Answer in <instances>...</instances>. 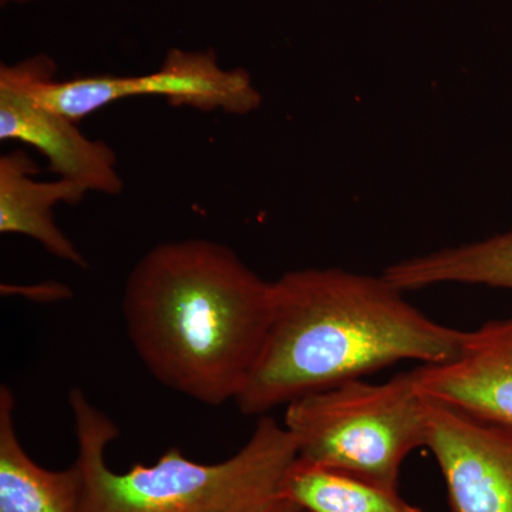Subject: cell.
<instances>
[{
    "label": "cell",
    "mask_w": 512,
    "mask_h": 512,
    "mask_svg": "<svg viewBox=\"0 0 512 512\" xmlns=\"http://www.w3.org/2000/svg\"><path fill=\"white\" fill-rule=\"evenodd\" d=\"M464 339V330L427 318L383 275L286 272L272 282L264 345L235 403L245 416H265L403 360L448 362Z\"/></svg>",
    "instance_id": "6da1fadb"
},
{
    "label": "cell",
    "mask_w": 512,
    "mask_h": 512,
    "mask_svg": "<svg viewBox=\"0 0 512 512\" xmlns=\"http://www.w3.org/2000/svg\"><path fill=\"white\" fill-rule=\"evenodd\" d=\"M271 291L220 242H164L128 274V339L167 389L207 406L237 402L264 345Z\"/></svg>",
    "instance_id": "7a4b0ae2"
},
{
    "label": "cell",
    "mask_w": 512,
    "mask_h": 512,
    "mask_svg": "<svg viewBox=\"0 0 512 512\" xmlns=\"http://www.w3.org/2000/svg\"><path fill=\"white\" fill-rule=\"evenodd\" d=\"M80 471V512H225L284 493L298 447L284 424L259 417L245 446L215 464L195 463L171 448L154 466L114 473L106 448L120 431L82 390L69 393Z\"/></svg>",
    "instance_id": "3957f363"
},
{
    "label": "cell",
    "mask_w": 512,
    "mask_h": 512,
    "mask_svg": "<svg viewBox=\"0 0 512 512\" xmlns=\"http://www.w3.org/2000/svg\"><path fill=\"white\" fill-rule=\"evenodd\" d=\"M427 399L413 370L384 383L350 380L286 406L302 463L397 490L404 460L426 447Z\"/></svg>",
    "instance_id": "277c9868"
},
{
    "label": "cell",
    "mask_w": 512,
    "mask_h": 512,
    "mask_svg": "<svg viewBox=\"0 0 512 512\" xmlns=\"http://www.w3.org/2000/svg\"><path fill=\"white\" fill-rule=\"evenodd\" d=\"M0 80L12 83L37 103L80 123L103 107L133 97H163L202 113L244 116L261 106V94L244 69H224L212 50L171 49L156 72L140 76H86L57 80L46 55L3 64Z\"/></svg>",
    "instance_id": "5b68a950"
},
{
    "label": "cell",
    "mask_w": 512,
    "mask_h": 512,
    "mask_svg": "<svg viewBox=\"0 0 512 512\" xmlns=\"http://www.w3.org/2000/svg\"><path fill=\"white\" fill-rule=\"evenodd\" d=\"M426 399V397H424ZM427 441L451 512H512V426L427 400Z\"/></svg>",
    "instance_id": "8992f818"
},
{
    "label": "cell",
    "mask_w": 512,
    "mask_h": 512,
    "mask_svg": "<svg viewBox=\"0 0 512 512\" xmlns=\"http://www.w3.org/2000/svg\"><path fill=\"white\" fill-rule=\"evenodd\" d=\"M413 373L427 400L512 426V318L466 332L454 359Z\"/></svg>",
    "instance_id": "52a82bcc"
},
{
    "label": "cell",
    "mask_w": 512,
    "mask_h": 512,
    "mask_svg": "<svg viewBox=\"0 0 512 512\" xmlns=\"http://www.w3.org/2000/svg\"><path fill=\"white\" fill-rule=\"evenodd\" d=\"M0 140L36 148L53 173L87 192H123L116 154L106 143L84 136L79 123L47 109L5 80H0Z\"/></svg>",
    "instance_id": "ba28073f"
},
{
    "label": "cell",
    "mask_w": 512,
    "mask_h": 512,
    "mask_svg": "<svg viewBox=\"0 0 512 512\" xmlns=\"http://www.w3.org/2000/svg\"><path fill=\"white\" fill-rule=\"evenodd\" d=\"M36 174L35 161L25 151L0 157V232L35 239L60 261L86 268L82 252L57 225L55 208L79 204L89 192L66 178L40 181Z\"/></svg>",
    "instance_id": "9c48e42d"
},
{
    "label": "cell",
    "mask_w": 512,
    "mask_h": 512,
    "mask_svg": "<svg viewBox=\"0 0 512 512\" xmlns=\"http://www.w3.org/2000/svg\"><path fill=\"white\" fill-rule=\"evenodd\" d=\"M15 397L0 387V512H80V471L40 467L15 426Z\"/></svg>",
    "instance_id": "30bf717a"
},
{
    "label": "cell",
    "mask_w": 512,
    "mask_h": 512,
    "mask_svg": "<svg viewBox=\"0 0 512 512\" xmlns=\"http://www.w3.org/2000/svg\"><path fill=\"white\" fill-rule=\"evenodd\" d=\"M382 275L403 292L443 284L512 289V231L404 259Z\"/></svg>",
    "instance_id": "8fae6325"
},
{
    "label": "cell",
    "mask_w": 512,
    "mask_h": 512,
    "mask_svg": "<svg viewBox=\"0 0 512 512\" xmlns=\"http://www.w3.org/2000/svg\"><path fill=\"white\" fill-rule=\"evenodd\" d=\"M284 494L302 512H424L399 490L302 463L296 458L284 481Z\"/></svg>",
    "instance_id": "7c38bea8"
},
{
    "label": "cell",
    "mask_w": 512,
    "mask_h": 512,
    "mask_svg": "<svg viewBox=\"0 0 512 512\" xmlns=\"http://www.w3.org/2000/svg\"><path fill=\"white\" fill-rule=\"evenodd\" d=\"M225 512H302V510L298 504L293 503L291 498L281 493L266 498V500L258 501V503Z\"/></svg>",
    "instance_id": "4fadbf2b"
},
{
    "label": "cell",
    "mask_w": 512,
    "mask_h": 512,
    "mask_svg": "<svg viewBox=\"0 0 512 512\" xmlns=\"http://www.w3.org/2000/svg\"><path fill=\"white\" fill-rule=\"evenodd\" d=\"M2 5H23V3L33 2V0H0Z\"/></svg>",
    "instance_id": "5bb4252c"
}]
</instances>
